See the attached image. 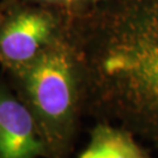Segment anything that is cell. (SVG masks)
I'll use <instances>...</instances> for the list:
<instances>
[{
	"label": "cell",
	"instance_id": "obj_1",
	"mask_svg": "<svg viewBox=\"0 0 158 158\" xmlns=\"http://www.w3.org/2000/svg\"><path fill=\"white\" fill-rule=\"evenodd\" d=\"M85 70V116L158 149V0H103L73 19Z\"/></svg>",
	"mask_w": 158,
	"mask_h": 158
},
{
	"label": "cell",
	"instance_id": "obj_2",
	"mask_svg": "<svg viewBox=\"0 0 158 158\" xmlns=\"http://www.w3.org/2000/svg\"><path fill=\"white\" fill-rule=\"evenodd\" d=\"M2 73L33 114L49 158L70 157L85 116L87 83L69 32L31 62Z\"/></svg>",
	"mask_w": 158,
	"mask_h": 158
},
{
	"label": "cell",
	"instance_id": "obj_3",
	"mask_svg": "<svg viewBox=\"0 0 158 158\" xmlns=\"http://www.w3.org/2000/svg\"><path fill=\"white\" fill-rule=\"evenodd\" d=\"M0 69L10 72L31 62L47 47L66 36L73 18L33 4L0 6Z\"/></svg>",
	"mask_w": 158,
	"mask_h": 158
},
{
	"label": "cell",
	"instance_id": "obj_4",
	"mask_svg": "<svg viewBox=\"0 0 158 158\" xmlns=\"http://www.w3.org/2000/svg\"><path fill=\"white\" fill-rule=\"evenodd\" d=\"M0 158H49L29 108L0 73Z\"/></svg>",
	"mask_w": 158,
	"mask_h": 158
},
{
	"label": "cell",
	"instance_id": "obj_5",
	"mask_svg": "<svg viewBox=\"0 0 158 158\" xmlns=\"http://www.w3.org/2000/svg\"><path fill=\"white\" fill-rule=\"evenodd\" d=\"M75 158H153L138 137L122 125L96 121L89 139Z\"/></svg>",
	"mask_w": 158,
	"mask_h": 158
},
{
	"label": "cell",
	"instance_id": "obj_6",
	"mask_svg": "<svg viewBox=\"0 0 158 158\" xmlns=\"http://www.w3.org/2000/svg\"><path fill=\"white\" fill-rule=\"evenodd\" d=\"M103 0H2L0 6H8L13 4H33L51 7L76 18L94 10Z\"/></svg>",
	"mask_w": 158,
	"mask_h": 158
},
{
	"label": "cell",
	"instance_id": "obj_7",
	"mask_svg": "<svg viewBox=\"0 0 158 158\" xmlns=\"http://www.w3.org/2000/svg\"><path fill=\"white\" fill-rule=\"evenodd\" d=\"M1 15H2V12H1V10H0V19H1Z\"/></svg>",
	"mask_w": 158,
	"mask_h": 158
}]
</instances>
